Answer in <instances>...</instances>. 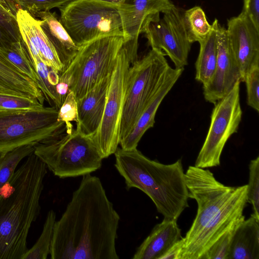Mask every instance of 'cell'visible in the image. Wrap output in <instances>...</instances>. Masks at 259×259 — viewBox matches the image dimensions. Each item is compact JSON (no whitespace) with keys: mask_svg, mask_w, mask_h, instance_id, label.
<instances>
[{"mask_svg":"<svg viewBox=\"0 0 259 259\" xmlns=\"http://www.w3.org/2000/svg\"><path fill=\"white\" fill-rule=\"evenodd\" d=\"M83 176L60 219L56 221L52 259H118L120 216L100 178Z\"/></svg>","mask_w":259,"mask_h":259,"instance_id":"6da1fadb","label":"cell"},{"mask_svg":"<svg viewBox=\"0 0 259 259\" xmlns=\"http://www.w3.org/2000/svg\"><path fill=\"white\" fill-rule=\"evenodd\" d=\"M189 197L196 200L197 211L183 237L182 259H201L226 231L245 220L247 185L228 186L208 169L190 166L185 174Z\"/></svg>","mask_w":259,"mask_h":259,"instance_id":"7a4b0ae2","label":"cell"},{"mask_svg":"<svg viewBox=\"0 0 259 259\" xmlns=\"http://www.w3.org/2000/svg\"><path fill=\"white\" fill-rule=\"evenodd\" d=\"M33 153L0 189V259H22L27 239L40 212V199L47 173Z\"/></svg>","mask_w":259,"mask_h":259,"instance_id":"3957f363","label":"cell"},{"mask_svg":"<svg viewBox=\"0 0 259 259\" xmlns=\"http://www.w3.org/2000/svg\"><path fill=\"white\" fill-rule=\"evenodd\" d=\"M114 166L127 190L137 188L152 200L164 219H178L189 206V191L181 159L164 164L146 157L137 148L114 153Z\"/></svg>","mask_w":259,"mask_h":259,"instance_id":"277c9868","label":"cell"},{"mask_svg":"<svg viewBox=\"0 0 259 259\" xmlns=\"http://www.w3.org/2000/svg\"><path fill=\"white\" fill-rule=\"evenodd\" d=\"M33 153L60 178L83 176L100 169L103 159L94 137L77 127L34 145Z\"/></svg>","mask_w":259,"mask_h":259,"instance_id":"5b68a950","label":"cell"},{"mask_svg":"<svg viewBox=\"0 0 259 259\" xmlns=\"http://www.w3.org/2000/svg\"><path fill=\"white\" fill-rule=\"evenodd\" d=\"M122 36L98 38L79 47L74 57L59 74V81L66 83L76 101L101 79L112 74L118 54L125 46Z\"/></svg>","mask_w":259,"mask_h":259,"instance_id":"8992f818","label":"cell"},{"mask_svg":"<svg viewBox=\"0 0 259 259\" xmlns=\"http://www.w3.org/2000/svg\"><path fill=\"white\" fill-rule=\"evenodd\" d=\"M164 53L151 49L131 65L119 129L120 141L133 128L163 81L170 66Z\"/></svg>","mask_w":259,"mask_h":259,"instance_id":"52a82bcc","label":"cell"},{"mask_svg":"<svg viewBox=\"0 0 259 259\" xmlns=\"http://www.w3.org/2000/svg\"><path fill=\"white\" fill-rule=\"evenodd\" d=\"M58 114L54 106L30 110L0 108V152L64 134L65 123L58 120Z\"/></svg>","mask_w":259,"mask_h":259,"instance_id":"ba28073f","label":"cell"},{"mask_svg":"<svg viewBox=\"0 0 259 259\" xmlns=\"http://www.w3.org/2000/svg\"><path fill=\"white\" fill-rule=\"evenodd\" d=\"M59 10L60 23L78 47L102 37H124L117 5L77 0Z\"/></svg>","mask_w":259,"mask_h":259,"instance_id":"9c48e42d","label":"cell"},{"mask_svg":"<svg viewBox=\"0 0 259 259\" xmlns=\"http://www.w3.org/2000/svg\"><path fill=\"white\" fill-rule=\"evenodd\" d=\"M240 83L214 104L209 130L195 165L206 168L220 165V158L229 138L238 131L242 111L240 103Z\"/></svg>","mask_w":259,"mask_h":259,"instance_id":"30bf717a","label":"cell"},{"mask_svg":"<svg viewBox=\"0 0 259 259\" xmlns=\"http://www.w3.org/2000/svg\"><path fill=\"white\" fill-rule=\"evenodd\" d=\"M131 65L124 46L118 54L112 74L102 121L94 136L95 144L103 159L114 154L119 145L120 124Z\"/></svg>","mask_w":259,"mask_h":259,"instance_id":"8fae6325","label":"cell"},{"mask_svg":"<svg viewBox=\"0 0 259 259\" xmlns=\"http://www.w3.org/2000/svg\"><path fill=\"white\" fill-rule=\"evenodd\" d=\"M151 49L163 51L176 68H184L192 43L189 41L183 20V12L176 6L163 14L162 18L149 22L144 32Z\"/></svg>","mask_w":259,"mask_h":259,"instance_id":"7c38bea8","label":"cell"},{"mask_svg":"<svg viewBox=\"0 0 259 259\" xmlns=\"http://www.w3.org/2000/svg\"><path fill=\"white\" fill-rule=\"evenodd\" d=\"M131 65L138 59V38L149 22L158 20L160 13L171 11V0H124L117 5Z\"/></svg>","mask_w":259,"mask_h":259,"instance_id":"4fadbf2b","label":"cell"},{"mask_svg":"<svg viewBox=\"0 0 259 259\" xmlns=\"http://www.w3.org/2000/svg\"><path fill=\"white\" fill-rule=\"evenodd\" d=\"M212 24L216 32L217 64L212 79L203 85V89L205 100L215 104L243 79L240 68L229 45L226 28L221 26L217 19Z\"/></svg>","mask_w":259,"mask_h":259,"instance_id":"5bb4252c","label":"cell"},{"mask_svg":"<svg viewBox=\"0 0 259 259\" xmlns=\"http://www.w3.org/2000/svg\"><path fill=\"white\" fill-rule=\"evenodd\" d=\"M226 30L243 81L247 72L254 66L259 65V30L242 13L228 20Z\"/></svg>","mask_w":259,"mask_h":259,"instance_id":"9a60e30c","label":"cell"},{"mask_svg":"<svg viewBox=\"0 0 259 259\" xmlns=\"http://www.w3.org/2000/svg\"><path fill=\"white\" fill-rule=\"evenodd\" d=\"M20 33L27 50L33 67L40 59L59 74L64 66L59 57L36 19L27 11L20 9L16 14Z\"/></svg>","mask_w":259,"mask_h":259,"instance_id":"2e32d148","label":"cell"},{"mask_svg":"<svg viewBox=\"0 0 259 259\" xmlns=\"http://www.w3.org/2000/svg\"><path fill=\"white\" fill-rule=\"evenodd\" d=\"M184 68H172L169 67L165 77L138 118L129 133L119 143L123 150L137 148L139 142L145 132L152 127L155 123V117L157 109L164 97L177 81Z\"/></svg>","mask_w":259,"mask_h":259,"instance_id":"e0dca14e","label":"cell"},{"mask_svg":"<svg viewBox=\"0 0 259 259\" xmlns=\"http://www.w3.org/2000/svg\"><path fill=\"white\" fill-rule=\"evenodd\" d=\"M112 74L101 79L77 100L76 127L87 135L94 137L100 125Z\"/></svg>","mask_w":259,"mask_h":259,"instance_id":"ac0fdd59","label":"cell"},{"mask_svg":"<svg viewBox=\"0 0 259 259\" xmlns=\"http://www.w3.org/2000/svg\"><path fill=\"white\" fill-rule=\"evenodd\" d=\"M181 230L177 220L163 219L156 225L137 249L134 259H161L176 242L181 239Z\"/></svg>","mask_w":259,"mask_h":259,"instance_id":"d6986e66","label":"cell"},{"mask_svg":"<svg viewBox=\"0 0 259 259\" xmlns=\"http://www.w3.org/2000/svg\"><path fill=\"white\" fill-rule=\"evenodd\" d=\"M36 17L40 18L41 28L56 51L64 69L74 57L79 47L73 41L54 13L39 12L34 17Z\"/></svg>","mask_w":259,"mask_h":259,"instance_id":"ffe728a7","label":"cell"},{"mask_svg":"<svg viewBox=\"0 0 259 259\" xmlns=\"http://www.w3.org/2000/svg\"><path fill=\"white\" fill-rule=\"evenodd\" d=\"M228 259H259V219L253 214L236 228Z\"/></svg>","mask_w":259,"mask_h":259,"instance_id":"44dd1931","label":"cell"},{"mask_svg":"<svg viewBox=\"0 0 259 259\" xmlns=\"http://www.w3.org/2000/svg\"><path fill=\"white\" fill-rule=\"evenodd\" d=\"M209 34L199 41L200 50L195 63V79L206 85L212 79L215 71L217 49L216 32L213 25Z\"/></svg>","mask_w":259,"mask_h":259,"instance_id":"7402d4cb","label":"cell"},{"mask_svg":"<svg viewBox=\"0 0 259 259\" xmlns=\"http://www.w3.org/2000/svg\"><path fill=\"white\" fill-rule=\"evenodd\" d=\"M183 20L189 41L199 42L209 34L212 28L203 9L195 6L183 12Z\"/></svg>","mask_w":259,"mask_h":259,"instance_id":"603a6c76","label":"cell"},{"mask_svg":"<svg viewBox=\"0 0 259 259\" xmlns=\"http://www.w3.org/2000/svg\"><path fill=\"white\" fill-rule=\"evenodd\" d=\"M34 145H25L0 152V189L12 178L20 162L33 153Z\"/></svg>","mask_w":259,"mask_h":259,"instance_id":"cb8c5ba5","label":"cell"},{"mask_svg":"<svg viewBox=\"0 0 259 259\" xmlns=\"http://www.w3.org/2000/svg\"><path fill=\"white\" fill-rule=\"evenodd\" d=\"M56 215L53 210L48 211L41 233L34 245L28 249L22 259H46L50 253Z\"/></svg>","mask_w":259,"mask_h":259,"instance_id":"d4e9b609","label":"cell"},{"mask_svg":"<svg viewBox=\"0 0 259 259\" xmlns=\"http://www.w3.org/2000/svg\"><path fill=\"white\" fill-rule=\"evenodd\" d=\"M1 51L14 66L33 80L37 85L38 76L23 40L14 42L9 48Z\"/></svg>","mask_w":259,"mask_h":259,"instance_id":"484cf974","label":"cell"},{"mask_svg":"<svg viewBox=\"0 0 259 259\" xmlns=\"http://www.w3.org/2000/svg\"><path fill=\"white\" fill-rule=\"evenodd\" d=\"M16 17L0 3V49H7L22 40Z\"/></svg>","mask_w":259,"mask_h":259,"instance_id":"4316f807","label":"cell"},{"mask_svg":"<svg viewBox=\"0 0 259 259\" xmlns=\"http://www.w3.org/2000/svg\"><path fill=\"white\" fill-rule=\"evenodd\" d=\"M34 69L38 76L37 86L45 99L50 105L53 104L54 107L59 109L61 104L56 91V85H52L49 80V67L39 59Z\"/></svg>","mask_w":259,"mask_h":259,"instance_id":"83f0119b","label":"cell"},{"mask_svg":"<svg viewBox=\"0 0 259 259\" xmlns=\"http://www.w3.org/2000/svg\"><path fill=\"white\" fill-rule=\"evenodd\" d=\"M247 202L252 206L253 214L259 219V157L251 160L249 165Z\"/></svg>","mask_w":259,"mask_h":259,"instance_id":"f1b7e54d","label":"cell"},{"mask_svg":"<svg viewBox=\"0 0 259 259\" xmlns=\"http://www.w3.org/2000/svg\"><path fill=\"white\" fill-rule=\"evenodd\" d=\"M239 225L222 235L211 246L201 259H228L233 236Z\"/></svg>","mask_w":259,"mask_h":259,"instance_id":"f546056e","label":"cell"},{"mask_svg":"<svg viewBox=\"0 0 259 259\" xmlns=\"http://www.w3.org/2000/svg\"><path fill=\"white\" fill-rule=\"evenodd\" d=\"M20 9L27 11L33 17L39 12L50 11L57 8H64L77 0H16Z\"/></svg>","mask_w":259,"mask_h":259,"instance_id":"4dcf8cb0","label":"cell"},{"mask_svg":"<svg viewBox=\"0 0 259 259\" xmlns=\"http://www.w3.org/2000/svg\"><path fill=\"white\" fill-rule=\"evenodd\" d=\"M58 120L65 122L67 133L71 132L73 130L71 122H77V101L72 92H69L65 100L58 109Z\"/></svg>","mask_w":259,"mask_h":259,"instance_id":"1f68e13d","label":"cell"},{"mask_svg":"<svg viewBox=\"0 0 259 259\" xmlns=\"http://www.w3.org/2000/svg\"><path fill=\"white\" fill-rule=\"evenodd\" d=\"M243 82L247 90V104L259 111V65L252 67L245 74Z\"/></svg>","mask_w":259,"mask_h":259,"instance_id":"d6a6232c","label":"cell"},{"mask_svg":"<svg viewBox=\"0 0 259 259\" xmlns=\"http://www.w3.org/2000/svg\"><path fill=\"white\" fill-rule=\"evenodd\" d=\"M44 107L38 100L0 93V108L10 109H37Z\"/></svg>","mask_w":259,"mask_h":259,"instance_id":"836d02e7","label":"cell"},{"mask_svg":"<svg viewBox=\"0 0 259 259\" xmlns=\"http://www.w3.org/2000/svg\"><path fill=\"white\" fill-rule=\"evenodd\" d=\"M241 13L247 16L259 30V0H243Z\"/></svg>","mask_w":259,"mask_h":259,"instance_id":"e575fe53","label":"cell"},{"mask_svg":"<svg viewBox=\"0 0 259 259\" xmlns=\"http://www.w3.org/2000/svg\"><path fill=\"white\" fill-rule=\"evenodd\" d=\"M183 245L182 237L168 250L161 259H182Z\"/></svg>","mask_w":259,"mask_h":259,"instance_id":"d590c367","label":"cell"},{"mask_svg":"<svg viewBox=\"0 0 259 259\" xmlns=\"http://www.w3.org/2000/svg\"><path fill=\"white\" fill-rule=\"evenodd\" d=\"M2 5L16 17L17 13L20 7L16 0H0Z\"/></svg>","mask_w":259,"mask_h":259,"instance_id":"8d00e7d4","label":"cell"},{"mask_svg":"<svg viewBox=\"0 0 259 259\" xmlns=\"http://www.w3.org/2000/svg\"><path fill=\"white\" fill-rule=\"evenodd\" d=\"M109 3H112L115 5H120L123 2L124 0H101Z\"/></svg>","mask_w":259,"mask_h":259,"instance_id":"74e56055","label":"cell"}]
</instances>
